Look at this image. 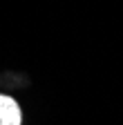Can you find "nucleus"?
<instances>
[{
  "instance_id": "nucleus-1",
  "label": "nucleus",
  "mask_w": 123,
  "mask_h": 125,
  "mask_svg": "<svg viewBox=\"0 0 123 125\" xmlns=\"http://www.w3.org/2000/svg\"><path fill=\"white\" fill-rule=\"evenodd\" d=\"M0 125H20V107L16 101L0 94Z\"/></svg>"
}]
</instances>
